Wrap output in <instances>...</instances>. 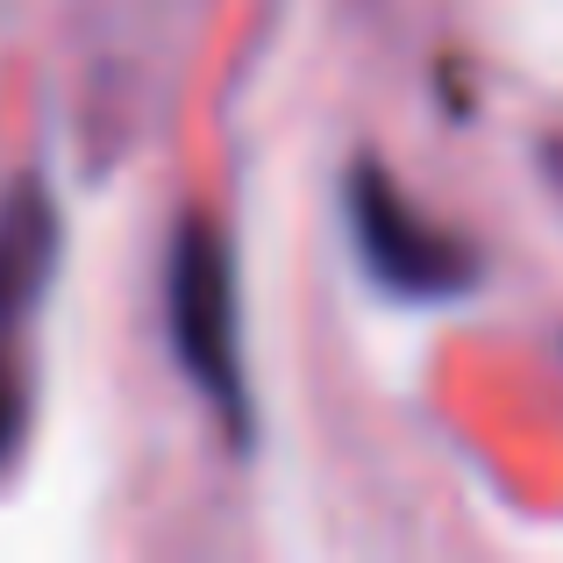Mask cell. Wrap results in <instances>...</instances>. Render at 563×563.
<instances>
[{
	"mask_svg": "<svg viewBox=\"0 0 563 563\" xmlns=\"http://www.w3.org/2000/svg\"><path fill=\"white\" fill-rule=\"evenodd\" d=\"M165 307H172V357L179 372L221 407V421L250 428V378H243V307H235V257L207 214H186L172 229L165 264Z\"/></svg>",
	"mask_w": 563,
	"mask_h": 563,
	"instance_id": "obj_1",
	"label": "cell"
},
{
	"mask_svg": "<svg viewBox=\"0 0 563 563\" xmlns=\"http://www.w3.org/2000/svg\"><path fill=\"white\" fill-rule=\"evenodd\" d=\"M350 235H357L364 272H372L393 300H456V292L471 286V272H478L471 250L456 243V235H442L372 157L350 172Z\"/></svg>",
	"mask_w": 563,
	"mask_h": 563,
	"instance_id": "obj_2",
	"label": "cell"
},
{
	"mask_svg": "<svg viewBox=\"0 0 563 563\" xmlns=\"http://www.w3.org/2000/svg\"><path fill=\"white\" fill-rule=\"evenodd\" d=\"M51 257H57L51 200H43V186H14V200L0 207V321L29 307V292L51 278Z\"/></svg>",
	"mask_w": 563,
	"mask_h": 563,
	"instance_id": "obj_3",
	"label": "cell"
},
{
	"mask_svg": "<svg viewBox=\"0 0 563 563\" xmlns=\"http://www.w3.org/2000/svg\"><path fill=\"white\" fill-rule=\"evenodd\" d=\"M14 435H22V393H14V372H8V357H0V456L14 450Z\"/></svg>",
	"mask_w": 563,
	"mask_h": 563,
	"instance_id": "obj_4",
	"label": "cell"
}]
</instances>
